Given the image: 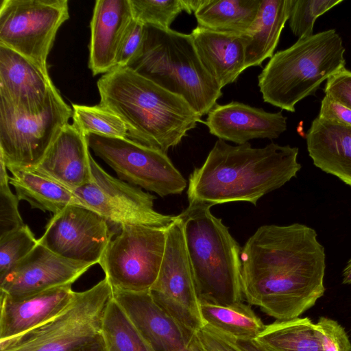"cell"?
Returning <instances> with one entry per match:
<instances>
[{"label": "cell", "instance_id": "obj_1", "mask_svg": "<svg viewBox=\"0 0 351 351\" xmlns=\"http://www.w3.org/2000/svg\"><path fill=\"white\" fill-rule=\"evenodd\" d=\"M241 261L243 298L277 320L298 317L324 293L325 250L304 224L259 227Z\"/></svg>", "mask_w": 351, "mask_h": 351}, {"label": "cell", "instance_id": "obj_2", "mask_svg": "<svg viewBox=\"0 0 351 351\" xmlns=\"http://www.w3.org/2000/svg\"><path fill=\"white\" fill-rule=\"evenodd\" d=\"M299 149L271 143L252 147L218 139L203 165L191 173L189 203L216 204L244 202L256 206L260 198L297 176Z\"/></svg>", "mask_w": 351, "mask_h": 351}, {"label": "cell", "instance_id": "obj_3", "mask_svg": "<svg viewBox=\"0 0 351 351\" xmlns=\"http://www.w3.org/2000/svg\"><path fill=\"white\" fill-rule=\"evenodd\" d=\"M100 104L117 114L128 138L167 154L201 117L182 97L128 67H116L97 81Z\"/></svg>", "mask_w": 351, "mask_h": 351}, {"label": "cell", "instance_id": "obj_4", "mask_svg": "<svg viewBox=\"0 0 351 351\" xmlns=\"http://www.w3.org/2000/svg\"><path fill=\"white\" fill-rule=\"evenodd\" d=\"M211 207L189 203L178 215L199 302L228 305L243 301L241 247Z\"/></svg>", "mask_w": 351, "mask_h": 351}, {"label": "cell", "instance_id": "obj_5", "mask_svg": "<svg viewBox=\"0 0 351 351\" xmlns=\"http://www.w3.org/2000/svg\"><path fill=\"white\" fill-rule=\"evenodd\" d=\"M125 67L183 97L200 117L222 95L203 66L191 34L145 25L141 48Z\"/></svg>", "mask_w": 351, "mask_h": 351}, {"label": "cell", "instance_id": "obj_6", "mask_svg": "<svg viewBox=\"0 0 351 351\" xmlns=\"http://www.w3.org/2000/svg\"><path fill=\"white\" fill-rule=\"evenodd\" d=\"M344 53L342 39L333 29L298 38L274 54L259 74L263 101L295 112L298 101L315 95L324 80L345 68Z\"/></svg>", "mask_w": 351, "mask_h": 351}, {"label": "cell", "instance_id": "obj_7", "mask_svg": "<svg viewBox=\"0 0 351 351\" xmlns=\"http://www.w3.org/2000/svg\"><path fill=\"white\" fill-rule=\"evenodd\" d=\"M113 289L105 277L83 291L75 292L69 304L42 325L0 341V351H73L101 333Z\"/></svg>", "mask_w": 351, "mask_h": 351}, {"label": "cell", "instance_id": "obj_8", "mask_svg": "<svg viewBox=\"0 0 351 351\" xmlns=\"http://www.w3.org/2000/svg\"><path fill=\"white\" fill-rule=\"evenodd\" d=\"M72 117L73 108L54 85L38 109L21 110L0 99V158L6 167H36Z\"/></svg>", "mask_w": 351, "mask_h": 351}, {"label": "cell", "instance_id": "obj_9", "mask_svg": "<svg viewBox=\"0 0 351 351\" xmlns=\"http://www.w3.org/2000/svg\"><path fill=\"white\" fill-rule=\"evenodd\" d=\"M167 229L123 225L106 247L98 264L112 289L149 291L164 256Z\"/></svg>", "mask_w": 351, "mask_h": 351}, {"label": "cell", "instance_id": "obj_10", "mask_svg": "<svg viewBox=\"0 0 351 351\" xmlns=\"http://www.w3.org/2000/svg\"><path fill=\"white\" fill-rule=\"evenodd\" d=\"M90 149L132 185L160 197L180 194L187 182L167 154L129 138L86 135Z\"/></svg>", "mask_w": 351, "mask_h": 351}, {"label": "cell", "instance_id": "obj_11", "mask_svg": "<svg viewBox=\"0 0 351 351\" xmlns=\"http://www.w3.org/2000/svg\"><path fill=\"white\" fill-rule=\"evenodd\" d=\"M69 18L67 0H2L0 45L47 70L58 30Z\"/></svg>", "mask_w": 351, "mask_h": 351}, {"label": "cell", "instance_id": "obj_12", "mask_svg": "<svg viewBox=\"0 0 351 351\" xmlns=\"http://www.w3.org/2000/svg\"><path fill=\"white\" fill-rule=\"evenodd\" d=\"M91 181L71 191L82 204L109 223L167 229L177 215H165L154 208L156 196L108 174L90 158Z\"/></svg>", "mask_w": 351, "mask_h": 351}, {"label": "cell", "instance_id": "obj_13", "mask_svg": "<svg viewBox=\"0 0 351 351\" xmlns=\"http://www.w3.org/2000/svg\"><path fill=\"white\" fill-rule=\"evenodd\" d=\"M149 293L154 302L191 336L204 325L179 215L167 229L160 271Z\"/></svg>", "mask_w": 351, "mask_h": 351}, {"label": "cell", "instance_id": "obj_14", "mask_svg": "<svg viewBox=\"0 0 351 351\" xmlns=\"http://www.w3.org/2000/svg\"><path fill=\"white\" fill-rule=\"evenodd\" d=\"M113 235L101 215L82 205L71 204L53 215L38 243L64 258L95 265Z\"/></svg>", "mask_w": 351, "mask_h": 351}, {"label": "cell", "instance_id": "obj_15", "mask_svg": "<svg viewBox=\"0 0 351 351\" xmlns=\"http://www.w3.org/2000/svg\"><path fill=\"white\" fill-rule=\"evenodd\" d=\"M93 265L61 257L38 243L27 256L0 277V291L8 295L20 296L73 285Z\"/></svg>", "mask_w": 351, "mask_h": 351}, {"label": "cell", "instance_id": "obj_16", "mask_svg": "<svg viewBox=\"0 0 351 351\" xmlns=\"http://www.w3.org/2000/svg\"><path fill=\"white\" fill-rule=\"evenodd\" d=\"M204 123L219 139L238 145L256 138L274 139L287 130L282 111L268 112L239 101L216 104Z\"/></svg>", "mask_w": 351, "mask_h": 351}, {"label": "cell", "instance_id": "obj_17", "mask_svg": "<svg viewBox=\"0 0 351 351\" xmlns=\"http://www.w3.org/2000/svg\"><path fill=\"white\" fill-rule=\"evenodd\" d=\"M113 298L154 351H193V337L154 302L149 291L113 289Z\"/></svg>", "mask_w": 351, "mask_h": 351}, {"label": "cell", "instance_id": "obj_18", "mask_svg": "<svg viewBox=\"0 0 351 351\" xmlns=\"http://www.w3.org/2000/svg\"><path fill=\"white\" fill-rule=\"evenodd\" d=\"M72 285L11 296L1 293L0 341L23 335L52 319L75 295Z\"/></svg>", "mask_w": 351, "mask_h": 351}, {"label": "cell", "instance_id": "obj_19", "mask_svg": "<svg viewBox=\"0 0 351 351\" xmlns=\"http://www.w3.org/2000/svg\"><path fill=\"white\" fill-rule=\"evenodd\" d=\"M53 84L48 70L0 45V99L21 110L42 108Z\"/></svg>", "mask_w": 351, "mask_h": 351}, {"label": "cell", "instance_id": "obj_20", "mask_svg": "<svg viewBox=\"0 0 351 351\" xmlns=\"http://www.w3.org/2000/svg\"><path fill=\"white\" fill-rule=\"evenodd\" d=\"M89 149L86 136L74 123H69L39 164L31 169L70 190L80 187L92 180Z\"/></svg>", "mask_w": 351, "mask_h": 351}, {"label": "cell", "instance_id": "obj_21", "mask_svg": "<svg viewBox=\"0 0 351 351\" xmlns=\"http://www.w3.org/2000/svg\"><path fill=\"white\" fill-rule=\"evenodd\" d=\"M133 19L130 0H97L90 21L88 66L93 75L116 65L122 38Z\"/></svg>", "mask_w": 351, "mask_h": 351}, {"label": "cell", "instance_id": "obj_22", "mask_svg": "<svg viewBox=\"0 0 351 351\" xmlns=\"http://www.w3.org/2000/svg\"><path fill=\"white\" fill-rule=\"evenodd\" d=\"M191 35L203 66L221 88L234 82L246 69L245 46L241 35L199 26Z\"/></svg>", "mask_w": 351, "mask_h": 351}, {"label": "cell", "instance_id": "obj_23", "mask_svg": "<svg viewBox=\"0 0 351 351\" xmlns=\"http://www.w3.org/2000/svg\"><path fill=\"white\" fill-rule=\"evenodd\" d=\"M306 138L314 165L351 186V127L317 117Z\"/></svg>", "mask_w": 351, "mask_h": 351}, {"label": "cell", "instance_id": "obj_24", "mask_svg": "<svg viewBox=\"0 0 351 351\" xmlns=\"http://www.w3.org/2000/svg\"><path fill=\"white\" fill-rule=\"evenodd\" d=\"M291 5L292 0H262L253 25L241 35L245 69L260 66L273 56L282 30L289 19Z\"/></svg>", "mask_w": 351, "mask_h": 351}, {"label": "cell", "instance_id": "obj_25", "mask_svg": "<svg viewBox=\"0 0 351 351\" xmlns=\"http://www.w3.org/2000/svg\"><path fill=\"white\" fill-rule=\"evenodd\" d=\"M7 169L11 173L10 184L14 188L18 199L27 202L32 208L54 215L69 205H82L70 189L32 169Z\"/></svg>", "mask_w": 351, "mask_h": 351}, {"label": "cell", "instance_id": "obj_26", "mask_svg": "<svg viewBox=\"0 0 351 351\" xmlns=\"http://www.w3.org/2000/svg\"><path fill=\"white\" fill-rule=\"evenodd\" d=\"M261 2L262 0H204L194 14L200 27L241 36L253 25Z\"/></svg>", "mask_w": 351, "mask_h": 351}, {"label": "cell", "instance_id": "obj_27", "mask_svg": "<svg viewBox=\"0 0 351 351\" xmlns=\"http://www.w3.org/2000/svg\"><path fill=\"white\" fill-rule=\"evenodd\" d=\"M199 308L204 324L237 340L256 339L266 326L243 301L228 305L200 302Z\"/></svg>", "mask_w": 351, "mask_h": 351}, {"label": "cell", "instance_id": "obj_28", "mask_svg": "<svg viewBox=\"0 0 351 351\" xmlns=\"http://www.w3.org/2000/svg\"><path fill=\"white\" fill-rule=\"evenodd\" d=\"M256 340L271 351H322L315 324L308 317L266 325Z\"/></svg>", "mask_w": 351, "mask_h": 351}, {"label": "cell", "instance_id": "obj_29", "mask_svg": "<svg viewBox=\"0 0 351 351\" xmlns=\"http://www.w3.org/2000/svg\"><path fill=\"white\" fill-rule=\"evenodd\" d=\"M108 351H154L114 298L103 321Z\"/></svg>", "mask_w": 351, "mask_h": 351}, {"label": "cell", "instance_id": "obj_30", "mask_svg": "<svg viewBox=\"0 0 351 351\" xmlns=\"http://www.w3.org/2000/svg\"><path fill=\"white\" fill-rule=\"evenodd\" d=\"M72 108L73 123L86 136L92 134L128 138V130L123 121L100 104L88 106L73 104Z\"/></svg>", "mask_w": 351, "mask_h": 351}, {"label": "cell", "instance_id": "obj_31", "mask_svg": "<svg viewBox=\"0 0 351 351\" xmlns=\"http://www.w3.org/2000/svg\"><path fill=\"white\" fill-rule=\"evenodd\" d=\"M133 19L162 29H169L171 24L182 11L183 0H130Z\"/></svg>", "mask_w": 351, "mask_h": 351}, {"label": "cell", "instance_id": "obj_32", "mask_svg": "<svg viewBox=\"0 0 351 351\" xmlns=\"http://www.w3.org/2000/svg\"><path fill=\"white\" fill-rule=\"evenodd\" d=\"M38 244L27 225L0 237V277L27 256Z\"/></svg>", "mask_w": 351, "mask_h": 351}, {"label": "cell", "instance_id": "obj_33", "mask_svg": "<svg viewBox=\"0 0 351 351\" xmlns=\"http://www.w3.org/2000/svg\"><path fill=\"white\" fill-rule=\"evenodd\" d=\"M342 0H292L289 22L298 38L313 35L315 20Z\"/></svg>", "mask_w": 351, "mask_h": 351}, {"label": "cell", "instance_id": "obj_34", "mask_svg": "<svg viewBox=\"0 0 351 351\" xmlns=\"http://www.w3.org/2000/svg\"><path fill=\"white\" fill-rule=\"evenodd\" d=\"M3 160L0 158V237L23 226L16 195L10 188V176Z\"/></svg>", "mask_w": 351, "mask_h": 351}, {"label": "cell", "instance_id": "obj_35", "mask_svg": "<svg viewBox=\"0 0 351 351\" xmlns=\"http://www.w3.org/2000/svg\"><path fill=\"white\" fill-rule=\"evenodd\" d=\"M191 346L193 351H243L235 339L206 324L195 332Z\"/></svg>", "mask_w": 351, "mask_h": 351}, {"label": "cell", "instance_id": "obj_36", "mask_svg": "<svg viewBox=\"0 0 351 351\" xmlns=\"http://www.w3.org/2000/svg\"><path fill=\"white\" fill-rule=\"evenodd\" d=\"M315 327L322 351H351L349 338L337 322L322 317Z\"/></svg>", "mask_w": 351, "mask_h": 351}, {"label": "cell", "instance_id": "obj_37", "mask_svg": "<svg viewBox=\"0 0 351 351\" xmlns=\"http://www.w3.org/2000/svg\"><path fill=\"white\" fill-rule=\"evenodd\" d=\"M144 33L145 25L133 19L121 42L114 68L127 66L136 56L141 48Z\"/></svg>", "mask_w": 351, "mask_h": 351}, {"label": "cell", "instance_id": "obj_38", "mask_svg": "<svg viewBox=\"0 0 351 351\" xmlns=\"http://www.w3.org/2000/svg\"><path fill=\"white\" fill-rule=\"evenodd\" d=\"M327 95L351 109V71L343 68L326 80Z\"/></svg>", "mask_w": 351, "mask_h": 351}, {"label": "cell", "instance_id": "obj_39", "mask_svg": "<svg viewBox=\"0 0 351 351\" xmlns=\"http://www.w3.org/2000/svg\"><path fill=\"white\" fill-rule=\"evenodd\" d=\"M318 118L351 127V109L325 95L321 102Z\"/></svg>", "mask_w": 351, "mask_h": 351}, {"label": "cell", "instance_id": "obj_40", "mask_svg": "<svg viewBox=\"0 0 351 351\" xmlns=\"http://www.w3.org/2000/svg\"><path fill=\"white\" fill-rule=\"evenodd\" d=\"M73 351H108V349L104 337L101 333Z\"/></svg>", "mask_w": 351, "mask_h": 351}, {"label": "cell", "instance_id": "obj_41", "mask_svg": "<svg viewBox=\"0 0 351 351\" xmlns=\"http://www.w3.org/2000/svg\"><path fill=\"white\" fill-rule=\"evenodd\" d=\"M237 342L243 351H271L256 339L237 340Z\"/></svg>", "mask_w": 351, "mask_h": 351}, {"label": "cell", "instance_id": "obj_42", "mask_svg": "<svg viewBox=\"0 0 351 351\" xmlns=\"http://www.w3.org/2000/svg\"><path fill=\"white\" fill-rule=\"evenodd\" d=\"M204 0H183L184 11L191 14L192 12L194 13L204 3Z\"/></svg>", "mask_w": 351, "mask_h": 351}, {"label": "cell", "instance_id": "obj_43", "mask_svg": "<svg viewBox=\"0 0 351 351\" xmlns=\"http://www.w3.org/2000/svg\"><path fill=\"white\" fill-rule=\"evenodd\" d=\"M343 283L351 285V258L347 263L342 273Z\"/></svg>", "mask_w": 351, "mask_h": 351}]
</instances>
